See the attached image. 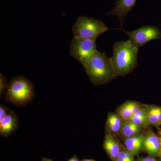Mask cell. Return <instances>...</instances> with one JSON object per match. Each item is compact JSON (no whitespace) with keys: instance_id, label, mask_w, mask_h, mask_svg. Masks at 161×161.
I'll list each match as a JSON object with an SVG mask.
<instances>
[{"instance_id":"cell-1","label":"cell","mask_w":161,"mask_h":161,"mask_svg":"<svg viewBox=\"0 0 161 161\" xmlns=\"http://www.w3.org/2000/svg\"><path fill=\"white\" fill-rule=\"evenodd\" d=\"M138 48L129 40L115 42L110 58L116 77L129 75L137 66Z\"/></svg>"},{"instance_id":"cell-2","label":"cell","mask_w":161,"mask_h":161,"mask_svg":"<svg viewBox=\"0 0 161 161\" xmlns=\"http://www.w3.org/2000/svg\"><path fill=\"white\" fill-rule=\"evenodd\" d=\"M83 66L90 80L95 86L109 83L116 77L110 58L97 51Z\"/></svg>"},{"instance_id":"cell-3","label":"cell","mask_w":161,"mask_h":161,"mask_svg":"<svg viewBox=\"0 0 161 161\" xmlns=\"http://www.w3.org/2000/svg\"><path fill=\"white\" fill-rule=\"evenodd\" d=\"M5 94L7 101L17 107L25 106L34 98V86L23 76L15 77L7 85Z\"/></svg>"},{"instance_id":"cell-4","label":"cell","mask_w":161,"mask_h":161,"mask_svg":"<svg viewBox=\"0 0 161 161\" xmlns=\"http://www.w3.org/2000/svg\"><path fill=\"white\" fill-rule=\"evenodd\" d=\"M109 29L102 21L85 16H80L72 28L74 38L96 40Z\"/></svg>"},{"instance_id":"cell-5","label":"cell","mask_w":161,"mask_h":161,"mask_svg":"<svg viewBox=\"0 0 161 161\" xmlns=\"http://www.w3.org/2000/svg\"><path fill=\"white\" fill-rule=\"evenodd\" d=\"M112 30L121 31L128 35L129 41L138 49L151 40H161V30L156 26L145 25L131 31H126L122 28Z\"/></svg>"},{"instance_id":"cell-6","label":"cell","mask_w":161,"mask_h":161,"mask_svg":"<svg viewBox=\"0 0 161 161\" xmlns=\"http://www.w3.org/2000/svg\"><path fill=\"white\" fill-rule=\"evenodd\" d=\"M70 54L82 65L97 51L96 40L73 38L70 45Z\"/></svg>"},{"instance_id":"cell-7","label":"cell","mask_w":161,"mask_h":161,"mask_svg":"<svg viewBox=\"0 0 161 161\" xmlns=\"http://www.w3.org/2000/svg\"><path fill=\"white\" fill-rule=\"evenodd\" d=\"M136 2V0H116L115 8L108 12L107 15L117 17L122 26L127 14L134 8Z\"/></svg>"},{"instance_id":"cell-8","label":"cell","mask_w":161,"mask_h":161,"mask_svg":"<svg viewBox=\"0 0 161 161\" xmlns=\"http://www.w3.org/2000/svg\"><path fill=\"white\" fill-rule=\"evenodd\" d=\"M160 140L152 130H148L144 135L143 150L153 157L158 158L160 148Z\"/></svg>"},{"instance_id":"cell-9","label":"cell","mask_w":161,"mask_h":161,"mask_svg":"<svg viewBox=\"0 0 161 161\" xmlns=\"http://www.w3.org/2000/svg\"><path fill=\"white\" fill-rule=\"evenodd\" d=\"M19 125L18 115L12 110H10L8 115L0 122V135L8 137L14 133Z\"/></svg>"},{"instance_id":"cell-10","label":"cell","mask_w":161,"mask_h":161,"mask_svg":"<svg viewBox=\"0 0 161 161\" xmlns=\"http://www.w3.org/2000/svg\"><path fill=\"white\" fill-rule=\"evenodd\" d=\"M121 146L122 144L111 133L106 134L104 140L103 149L112 161L116 160L120 152Z\"/></svg>"},{"instance_id":"cell-11","label":"cell","mask_w":161,"mask_h":161,"mask_svg":"<svg viewBox=\"0 0 161 161\" xmlns=\"http://www.w3.org/2000/svg\"><path fill=\"white\" fill-rule=\"evenodd\" d=\"M144 134L142 133L124 139V146L134 156H138L143 150Z\"/></svg>"},{"instance_id":"cell-12","label":"cell","mask_w":161,"mask_h":161,"mask_svg":"<svg viewBox=\"0 0 161 161\" xmlns=\"http://www.w3.org/2000/svg\"><path fill=\"white\" fill-rule=\"evenodd\" d=\"M138 103L128 101L121 105L117 110V114L123 119L129 120L134 114L142 108Z\"/></svg>"},{"instance_id":"cell-13","label":"cell","mask_w":161,"mask_h":161,"mask_svg":"<svg viewBox=\"0 0 161 161\" xmlns=\"http://www.w3.org/2000/svg\"><path fill=\"white\" fill-rule=\"evenodd\" d=\"M143 127L133 123L130 120L123 119L122 126L119 135L125 139L141 134Z\"/></svg>"},{"instance_id":"cell-14","label":"cell","mask_w":161,"mask_h":161,"mask_svg":"<svg viewBox=\"0 0 161 161\" xmlns=\"http://www.w3.org/2000/svg\"><path fill=\"white\" fill-rule=\"evenodd\" d=\"M123 119L117 114L109 113L108 115L107 121L108 129L112 134L119 135L122 126Z\"/></svg>"},{"instance_id":"cell-15","label":"cell","mask_w":161,"mask_h":161,"mask_svg":"<svg viewBox=\"0 0 161 161\" xmlns=\"http://www.w3.org/2000/svg\"><path fill=\"white\" fill-rule=\"evenodd\" d=\"M147 112V118L149 124L154 126L156 128H159L160 124L159 122L158 117L156 111L155 106H148L144 108Z\"/></svg>"},{"instance_id":"cell-16","label":"cell","mask_w":161,"mask_h":161,"mask_svg":"<svg viewBox=\"0 0 161 161\" xmlns=\"http://www.w3.org/2000/svg\"><path fill=\"white\" fill-rule=\"evenodd\" d=\"M115 161H135V156L122 144L120 152Z\"/></svg>"},{"instance_id":"cell-17","label":"cell","mask_w":161,"mask_h":161,"mask_svg":"<svg viewBox=\"0 0 161 161\" xmlns=\"http://www.w3.org/2000/svg\"><path fill=\"white\" fill-rule=\"evenodd\" d=\"M133 123L141 126L146 127L150 125L148 118L147 116H132L129 119Z\"/></svg>"},{"instance_id":"cell-18","label":"cell","mask_w":161,"mask_h":161,"mask_svg":"<svg viewBox=\"0 0 161 161\" xmlns=\"http://www.w3.org/2000/svg\"><path fill=\"white\" fill-rule=\"evenodd\" d=\"M6 78L4 77L3 74L1 73L0 74V95L1 97L3 96V94H5L8 84Z\"/></svg>"},{"instance_id":"cell-19","label":"cell","mask_w":161,"mask_h":161,"mask_svg":"<svg viewBox=\"0 0 161 161\" xmlns=\"http://www.w3.org/2000/svg\"><path fill=\"white\" fill-rule=\"evenodd\" d=\"M10 109L1 104L0 106V122L8 115L10 111Z\"/></svg>"},{"instance_id":"cell-20","label":"cell","mask_w":161,"mask_h":161,"mask_svg":"<svg viewBox=\"0 0 161 161\" xmlns=\"http://www.w3.org/2000/svg\"><path fill=\"white\" fill-rule=\"evenodd\" d=\"M136 161H159L157 158L153 157L151 156L147 157H141L136 159Z\"/></svg>"},{"instance_id":"cell-21","label":"cell","mask_w":161,"mask_h":161,"mask_svg":"<svg viewBox=\"0 0 161 161\" xmlns=\"http://www.w3.org/2000/svg\"><path fill=\"white\" fill-rule=\"evenodd\" d=\"M156 111L158 117L159 122L161 125V107L155 106Z\"/></svg>"},{"instance_id":"cell-22","label":"cell","mask_w":161,"mask_h":161,"mask_svg":"<svg viewBox=\"0 0 161 161\" xmlns=\"http://www.w3.org/2000/svg\"><path fill=\"white\" fill-rule=\"evenodd\" d=\"M158 135L159 137L160 140V148L159 152L158 157V158L159 160V161H161V130H159L158 132Z\"/></svg>"},{"instance_id":"cell-23","label":"cell","mask_w":161,"mask_h":161,"mask_svg":"<svg viewBox=\"0 0 161 161\" xmlns=\"http://www.w3.org/2000/svg\"><path fill=\"white\" fill-rule=\"evenodd\" d=\"M68 161H80L78 159V157L77 156L75 155L74 156L72 157L71 158L69 159Z\"/></svg>"},{"instance_id":"cell-24","label":"cell","mask_w":161,"mask_h":161,"mask_svg":"<svg viewBox=\"0 0 161 161\" xmlns=\"http://www.w3.org/2000/svg\"><path fill=\"white\" fill-rule=\"evenodd\" d=\"M41 161H53L51 159H48L47 158H43L41 160Z\"/></svg>"},{"instance_id":"cell-25","label":"cell","mask_w":161,"mask_h":161,"mask_svg":"<svg viewBox=\"0 0 161 161\" xmlns=\"http://www.w3.org/2000/svg\"><path fill=\"white\" fill-rule=\"evenodd\" d=\"M81 161H96L94 159H84Z\"/></svg>"}]
</instances>
